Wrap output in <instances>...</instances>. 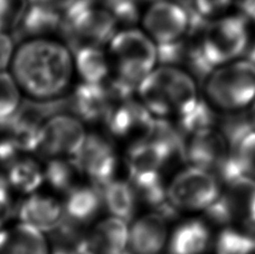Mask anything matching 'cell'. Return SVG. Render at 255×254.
Instances as JSON below:
<instances>
[{
  "mask_svg": "<svg viewBox=\"0 0 255 254\" xmlns=\"http://www.w3.org/2000/svg\"><path fill=\"white\" fill-rule=\"evenodd\" d=\"M12 74L17 84L30 97L56 98L71 82V53L61 44L30 40L22 44L13 56Z\"/></svg>",
  "mask_w": 255,
  "mask_h": 254,
  "instance_id": "6da1fadb",
  "label": "cell"
},
{
  "mask_svg": "<svg viewBox=\"0 0 255 254\" xmlns=\"http://www.w3.org/2000/svg\"><path fill=\"white\" fill-rule=\"evenodd\" d=\"M116 75L109 80V91L115 99H130L140 83L153 71L158 61L153 39L136 29L116 34L110 42Z\"/></svg>",
  "mask_w": 255,
  "mask_h": 254,
  "instance_id": "7a4b0ae2",
  "label": "cell"
},
{
  "mask_svg": "<svg viewBox=\"0 0 255 254\" xmlns=\"http://www.w3.org/2000/svg\"><path fill=\"white\" fill-rule=\"evenodd\" d=\"M138 92L143 106L159 118L172 112L180 117L198 102L194 80L174 66L163 65L153 70L140 83Z\"/></svg>",
  "mask_w": 255,
  "mask_h": 254,
  "instance_id": "3957f363",
  "label": "cell"
},
{
  "mask_svg": "<svg viewBox=\"0 0 255 254\" xmlns=\"http://www.w3.org/2000/svg\"><path fill=\"white\" fill-rule=\"evenodd\" d=\"M64 15L61 27L73 52L83 46L100 47L115 36L117 19L91 0H77Z\"/></svg>",
  "mask_w": 255,
  "mask_h": 254,
  "instance_id": "277c9868",
  "label": "cell"
},
{
  "mask_svg": "<svg viewBox=\"0 0 255 254\" xmlns=\"http://www.w3.org/2000/svg\"><path fill=\"white\" fill-rule=\"evenodd\" d=\"M211 101L225 110H239L255 99V66L248 60L214 71L207 78Z\"/></svg>",
  "mask_w": 255,
  "mask_h": 254,
  "instance_id": "5b68a950",
  "label": "cell"
},
{
  "mask_svg": "<svg viewBox=\"0 0 255 254\" xmlns=\"http://www.w3.org/2000/svg\"><path fill=\"white\" fill-rule=\"evenodd\" d=\"M248 24L244 16L223 17L209 22L199 42L207 61L216 67L230 62L247 51Z\"/></svg>",
  "mask_w": 255,
  "mask_h": 254,
  "instance_id": "8992f818",
  "label": "cell"
},
{
  "mask_svg": "<svg viewBox=\"0 0 255 254\" xmlns=\"http://www.w3.org/2000/svg\"><path fill=\"white\" fill-rule=\"evenodd\" d=\"M221 193L218 180L209 170L190 166L177 175L168 187V198L178 210H206Z\"/></svg>",
  "mask_w": 255,
  "mask_h": 254,
  "instance_id": "52a82bcc",
  "label": "cell"
},
{
  "mask_svg": "<svg viewBox=\"0 0 255 254\" xmlns=\"http://www.w3.org/2000/svg\"><path fill=\"white\" fill-rule=\"evenodd\" d=\"M86 138L83 125L77 118L57 115L45 122L38 135L36 151L51 158H73Z\"/></svg>",
  "mask_w": 255,
  "mask_h": 254,
  "instance_id": "ba28073f",
  "label": "cell"
},
{
  "mask_svg": "<svg viewBox=\"0 0 255 254\" xmlns=\"http://www.w3.org/2000/svg\"><path fill=\"white\" fill-rule=\"evenodd\" d=\"M72 159L80 174L88 176L101 189L116 175L118 160L115 148L108 139L99 134L86 135L79 152Z\"/></svg>",
  "mask_w": 255,
  "mask_h": 254,
  "instance_id": "9c48e42d",
  "label": "cell"
},
{
  "mask_svg": "<svg viewBox=\"0 0 255 254\" xmlns=\"http://www.w3.org/2000/svg\"><path fill=\"white\" fill-rule=\"evenodd\" d=\"M188 10L180 4L167 0H159L148 9L143 25L150 37L157 44L181 39L189 30Z\"/></svg>",
  "mask_w": 255,
  "mask_h": 254,
  "instance_id": "30bf717a",
  "label": "cell"
},
{
  "mask_svg": "<svg viewBox=\"0 0 255 254\" xmlns=\"http://www.w3.org/2000/svg\"><path fill=\"white\" fill-rule=\"evenodd\" d=\"M111 102L107 115L104 116V124L109 131L117 137H128L132 134H141L145 138L154 120L152 113L142 103L132 101L131 99L116 100Z\"/></svg>",
  "mask_w": 255,
  "mask_h": 254,
  "instance_id": "8fae6325",
  "label": "cell"
},
{
  "mask_svg": "<svg viewBox=\"0 0 255 254\" xmlns=\"http://www.w3.org/2000/svg\"><path fill=\"white\" fill-rule=\"evenodd\" d=\"M130 242V231L126 221L112 216L99 223L90 234H86L77 254H121Z\"/></svg>",
  "mask_w": 255,
  "mask_h": 254,
  "instance_id": "7c38bea8",
  "label": "cell"
},
{
  "mask_svg": "<svg viewBox=\"0 0 255 254\" xmlns=\"http://www.w3.org/2000/svg\"><path fill=\"white\" fill-rule=\"evenodd\" d=\"M184 147V160L190 166L204 169H214L229 155V143L224 134L214 129L200 131L189 135Z\"/></svg>",
  "mask_w": 255,
  "mask_h": 254,
  "instance_id": "4fadbf2b",
  "label": "cell"
},
{
  "mask_svg": "<svg viewBox=\"0 0 255 254\" xmlns=\"http://www.w3.org/2000/svg\"><path fill=\"white\" fill-rule=\"evenodd\" d=\"M67 99L68 111L74 113L77 119L86 122L104 119L112 102L107 85L102 83L83 82Z\"/></svg>",
  "mask_w": 255,
  "mask_h": 254,
  "instance_id": "5bb4252c",
  "label": "cell"
},
{
  "mask_svg": "<svg viewBox=\"0 0 255 254\" xmlns=\"http://www.w3.org/2000/svg\"><path fill=\"white\" fill-rule=\"evenodd\" d=\"M21 223L33 226L40 232L52 233L64 217L63 206L56 199L33 194L15 208Z\"/></svg>",
  "mask_w": 255,
  "mask_h": 254,
  "instance_id": "9a60e30c",
  "label": "cell"
},
{
  "mask_svg": "<svg viewBox=\"0 0 255 254\" xmlns=\"http://www.w3.org/2000/svg\"><path fill=\"white\" fill-rule=\"evenodd\" d=\"M169 161V156L156 142L148 138L138 139L128 150L130 180L161 175V169Z\"/></svg>",
  "mask_w": 255,
  "mask_h": 254,
  "instance_id": "2e32d148",
  "label": "cell"
},
{
  "mask_svg": "<svg viewBox=\"0 0 255 254\" xmlns=\"http://www.w3.org/2000/svg\"><path fill=\"white\" fill-rule=\"evenodd\" d=\"M65 196L64 216L82 226L92 222L104 205L102 189L94 184L74 186Z\"/></svg>",
  "mask_w": 255,
  "mask_h": 254,
  "instance_id": "e0dca14e",
  "label": "cell"
},
{
  "mask_svg": "<svg viewBox=\"0 0 255 254\" xmlns=\"http://www.w3.org/2000/svg\"><path fill=\"white\" fill-rule=\"evenodd\" d=\"M167 220L159 213L145 215L130 231V246L135 254H158L167 241Z\"/></svg>",
  "mask_w": 255,
  "mask_h": 254,
  "instance_id": "ac0fdd59",
  "label": "cell"
},
{
  "mask_svg": "<svg viewBox=\"0 0 255 254\" xmlns=\"http://www.w3.org/2000/svg\"><path fill=\"white\" fill-rule=\"evenodd\" d=\"M0 254H48L43 232L24 223L0 231Z\"/></svg>",
  "mask_w": 255,
  "mask_h": 254,
  "instance_id": "d6986e66",
  "label": "cell"
},
{
  "mask_svg": "<svg viewBox=\"0 0 255 254\" xmlns=\"http://www.w3.org/2000/svg\"><path fill=\"white\" fill-rule=\"evenodd\" d=\"M209 231L202 221L191 220L177 226L169 240V254H203L209 244Z\"/></svg>",
  "mask_w": 255,
  "mask_h": 254,
  "instance_id": "ffe728a7",
  "label": "cell"
},
{
  "mask_svg": "<svg viewBox=\"0 0 255 254\" xmlns=\"http://www.w3.org/2000/svg\"><path fill=\"white\" fill-rule=\"evenodd\" d=\"M61 25V13L57 10L40 2L31 1L24 18L15 30L18 38L33 37L52 33Z\"/></svg>",
  "mask_w": 255,
  "mask_h": 254,
  "instance_id": "44dd1931",
  "label": "cell"
},
{
  "mask_svg": "<svg viewBox=\"0 0 255 254\" xmlns=\"http://www.w3.org/2000/svg\"><path fill=\"white\" fill-rule=\"evenodd\" d=\"M102 195L104 206L113 216L127 223L133 219L138 197L131 184L113 179L102 188Z\"/></svg>",
  "mask_w": 255,
  "mask_h": 254,
  "instance_id": "7402d4cb",
  "label": "cell"
},
{
  "mask_svg": "<svg viewBox=\"0 0 255 254\" xmlns=\"http://www.w3.org/2000/svg\"><path fill=\"white\" fill-rule=\"evenodd\" d=\"M74 53L77 72L88 83H103L110 73V63L97 46H83Z\"/></svg>",
  "mask_w": 255,
  "mask_h": 254,
  "instance_id": "603a6c76",
  "label": "cell"
},
{
  "mask_svg": "<svg viewBox=\"0 0 255 254\" xmlns=\"http://www.w3.org/2000/svg\"><path fill=\"white\" fill-rule=\"evenodd\" d=\"M6 177L11 188L24 194L35 192L45 180L44 171L37 162L28 158H18L8 166Z\"/></svg>",
  "mask_w": 255,
  "mask_h": 254,
  "instance_id": "cb8c5ba5",
  "label": "cell"
},
{
  "mask_svg": "<svg viewBox=\"0 0 255 254\" xmlns=\"http://www.w3.org/2000/svg\"><path fill=\"white\" fill-rule=\"evenodd\" d=\"M77 172L80 171L72 158H51L44 170V177L54 189L66 194L76 186L75 176Z\"/></svg>",
  "mask_w": 255,
  "mask_h": 254,
  "instance_id": "d4e9b609",
  "label": "cell"
},
{
  "mask_svg": "<svg viewBox=\"0 0 255 254\" xmlns=\"http://www.w3.org/2000/svg\"><path fill=\"white\" fill-rule=\"evenodd\" d=\"M216 254H252L255 252V237L251 232L225 229L218 234Z\"/></svg>",
  "mask_w": 255,
  "mask_h": 254,
  "instance_id": "484cf974",
  "label": "cell"
},
{
  "mask_svg": "<svg viewBox=\"0 0 255 254\" xmlns=\"http://www.w3.org/2000/svg\"><path fill=\"white\" fill-rule=\"evenodd\" d=\"M215 124L216 116L211 107L203 100H198L190 111L179 117L178 129L185 137H187L200 131L213 129Z\"/></svg>",
  "mask_w": 255,
  "mask_h": 254,
  "instance_id": "4316f807",
  "label": "cell"
},
{
  "mask_svg": "<svg viewBox=\"0 0 255 254\" xmlns=\"http://www.w3.org/2000/svg\"><path fill=\"white\" fill-rule=\"evenodd\" d=\"M13 76L0 72V130H4L9 119L20 106V94Z\"/></svg>",
  "mask_w": 255,
  "mask_h": 254,
  "instance_id": "83f0119b",
  "label": "cell"
},
{
  "mask_svg": "<svg viewBox=\"0 0 255 254\" xmlns=\"http://www.w3.org/2000/svg\"><path fill=\"white\" fill-rule=\"evenodd\" d=\"M255 129L250 116L233 115L226 117L222 122V133L224 134L230 151H234L242 139Z\"/></svg>",
  "mask_w": 255,
  "mask_h": 254,
  "instance_id": "f1b7e54d",
  "label": "cell"
},
{
  "mask_svg": "<svg viewBox=\"0 0 255 254\" xmlns=\"http://www.w3.org/2000/svg\"><path fill=\"white\" fill-rule=\"evenodd\" d=\"M28 6V0H0V31L16 29Z\"/></svg>",
  "mask_w": 255,
  "mask_h": 254,
  "instance_id": "f546056e",
  "label": "cell"
},
{
  "mask_svg": "<svg viewBox=\"0 0 255 254\" xmlns=\"http://www.w3.org/2000/svg\"><path fill=\"white\" fill-rule=\"evenodd\" d=\"M188 45L183 39L157 44L158 61L166 66H174L185 63Z\"/></svg>",
  "mask_w": 255,
  "mask_h": 254,
  "instance_id": "4dcf8cb0",
  "label": "cell"
},
{
  "mask_svg": "<svg viewBox=\"0 0 255 254\" xmlns=\"http://www.w3.org/2000/svg\"><path fill=\"white\" fill-rule=\"evenodd\" d=\"M245 172L255 180V129L249 132L234 151Z\"/></svg>",
  "mask_w": 255,
  "mask_h": 254,
  "instance_id": "1f68e13d",
  "label": "cell"
},
{
  "mask_svg": "<svg viewBox=\"0 0 255 254\" xmlns=\"http://www.w3.org/2000/svg\"><path fill=\"white\" fill-rule=\"evenodd\" d=\"M139 0H106L107 9L117 21L132 24L139 15Z\"/></svg>",
  "mask_w": 255,
  "mask_h": 254,
  "instance_id": "d6a6232c",
  "label": "cell"
},
{
  "mask_svg": "<svg viewBox=\"0 0 255 254\" xmlns=\"http://www.w3.org/2000/svg\"><path fill=\"white\" fill-rule=\"evenodd\" d=\"M232 1L233 0H194L191 12L188 13L207 20V18L225 11Z\"/></svg>",
  "mask_w": 255,
  "mask_h": 254,
  "instance_id": "836d02e7",
  "label": "cell"
},
{
  "mask_svg": "<svg viewBox=\"0 0 255 254\" xmlns=\"http://www.w3.org/2000/svg\"><path fill=\"white\" fill-rule=\"evenodd\" d=\"M21 152L22 150L13 138L9 137L0 140V165L4 166L6 168L19 158L18 156Z\"/></svg>",
  "mask_w": 255,
  "mask_h": 254,
  "instance_id": "e575fe53",
  "label": "cell"
},
{
  "mask_svg": "<svg viewBox=\"0 0 255 254\" xmlns=\"http://www.w3.org/2000/svg\"><path fill=\"white\" fill-rule=\"evenodd\" d=\"M12 40L4 31H0V72L7 69L12 57Z\"/></svg>",
  "mask_w": 255,
  "mask_h": 254,
  "instance_id": "d590c367",
  "label": "cell"
},
{
  "mask_svg": "<svg viewBox=\"0 0 255 254\" xmlns=\"http://www.w3.org/2000/svg\"><path fill=\"white\" fill-rule=\"evenodd\" d=\"M31 1L40 2L49 8L55 9V10H57L58 12L63 11L65 13L68 9H70L73 4L77 1V0H31Z\"/></svg>",
  "mask_w": 255,
  "mask_h": 254,
  "instance_id": "8d00e7d4",
  "label": "cell"
},
{
  "mask_svg": "<svg viewBox=\"0 0 255 254\" xmlns=\"http://www.w3.org/2000/svg\"><path fill=\"white\" fill-rule=\"evenodd\" d=\"M235 3L245 18L255 21V0H235Z\"/></svg>",
  "mask_w": 255,
  "mask_h": 254,
  "instance_id": "74e56055",
  "label": "cell"
},
{
  "mask_svg": "<svg viewBox=\"0 0 255 254\" xmlns=\"http://www.w3.org/2000/svg\"><path fill=\"white\" fill-rule=\"evenodd\" d=\"M248 224L255 226V192L251 198V202H250L249 205V212H248V217H247Z\"/></svg>",
  "mask_w": 255,
  "mask_h": 254,
  "instance_id": "f35d334b",
  "label": "cell"
},
{
  "mask_svg": "<svg viewBox=\"0 0 255 254\" xmlns=\"http://www.w3.org/2000/svg\"><path fill=\"white\" fill-rule=\"evenodd\" d=\"M52 254H77L75 250L66 247H57Z\"/></svg>",
  "mask_w": 255,
  "mask_h": 254,
  "instance_id": "ab89813d",
  "label": "cell"
},
{
  "mask_svg": "<svg viewBox=\"0 0 255 254\" xmlns=\"http://www.w3.org/2000/svg\"><path fill=\"white\" fill-rule=\"evenodd\" d=\"M247 60H248L250 63H252V64L255 66V44L253 45V46H252L251 48L249 49Z\"/></svg>",
  "mask_w": 255,
  "mask_h": 254,
  "instance_id": "60d3db41",
  "label": "cell"
},
{
  "mask_svg": "<svg viewBox=\"0 0 255 254\" xmlns=\"http://www.w3.org/2000/svg\"><path fill=\"white\" fill-rule=\"evenodd\" d=\"M250 117H251V120L253 122V125L255 126V101L253 103V107H252V110L251 113H250Z\"/></svg>",
  "mask_w": 255,
  "mask_h": 254,
  "instance_id": "b9f144b4",
  "label": "cell"
}]
</instances>
